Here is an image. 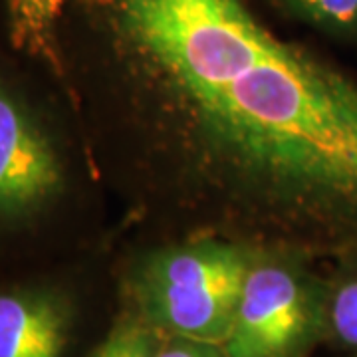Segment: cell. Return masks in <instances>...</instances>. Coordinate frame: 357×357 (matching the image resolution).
I'll return each instance as SVG.
<instances>
[{
  "label": "cell",
  "mask_w": 357,
  "mask_h": 357,
  "mask_svg": "<svg viewBox=\"0 0 357 357\" xmlns=\"http://www.w3.org/2000/svg\"><path fill=\"white\" fill-rule=\"evenodd\" d=\"M128 115L177 185L255 244L357 246V79L244 0H93Z\"/></svg>",
  "instance_id": "obj_1"
},
{
  "label": "cell",
  "mask_w": 357,
  "mask_h": 357,
  "mask_svg": "<svg viewBox=\"0 0 357 357\" xmlns=\"http://www.w3.org/2000/svg\"><path fill=\"white\" fill-rule=\"evenodd\" d=\"M255 246L211 232L151 248L123 276L126 310L159 333L222 344Z\"/></svg>",
  "instance_id": "obj_2"
},
{
  "label": "cell",
  "mask_w": 357,
  "mask_h": 357,
  "mask_svg": "<svg viewBox=\"0 0 357 357\" xmlns=\"http://www.w3.org/2000/svg\"><path fill=\"white\" fill-rule=\"evenodd\" d=\"M314 255L296 246L256 244L230 330L229 357H310L326 344L328 278Z\"/></svg>",
  "instance_id": "obj_3"
},
{
  "label": "cell",
  "mask_w": 357,
  "mask_h": 357,
  "mask_svg": "<svg viewBox=\"0 0 357 357\" xmlns=\"http://www.w3.org/2000/svg\"><path fill=\"white\" fill-rule=\"evenodd\" d=\"M64 187L58 147L24 100L0 82V220L36 217Z\"/></svg>",
  "instance_id": "obj_4"
},
{
  "label": "cell",
  "mask_w": 357,
  "mask_h": 357,
  "mask_svg": "<svg viewBox=\"0 0 357 357\" xmlns=\"http://www.w3.org/2000/svg\"><path fill=\"white\" fill-rule=\"evenodd\" d=\"M74 304L48 286L0 290V357H66Z\"/></svg>",
  "instance_id": "obj_5"
},
{
  "label": "cell",
  "mask_w": 357,
  "mask_h": 357,
  "mask_svg": "<svg viewBox=\"0 0 357 357\" xmlns=\"http://www.w3.org/2000/svg\"><path fill=\"white\" fill-rule=\"evenodd\" d=\"M72 0H6L8 38L16 52L38 60L62 76L60 22Z\"/></svg>",
  "instance_id": "obj_6"
},
{
  "label": "cell",
  "mask_w": 357,
  "mask_h": 357,
  "mask_svg": "<svg viewBox=\"0 0 357 357\" xmlns=\"http://www.w3.org/2000/svg\"><path fill=\"white\" fill-rule=\"evenodd\" d=\"M326 296V344L357 356V246L335 256Z\"/></svg>",
  "instance_id": "obj_7"
},
{
  "label": "cell",
  "mask_w": 357,
  "mask_h": 357,
  "mask_svg": "<svg viewBox=\"0 0 357 357\" xmlns=\"http://www.w3.org/2000/svg\"><path fill=\"white\" fill-rule=\"evenodd\" d=\"M276 4L330 38L357 44V0H276Z\"/></svg>",
  "instance_id": "obj_8"
},
{
  "label": "cell",
  "mask_w": 357,
  "mask_h": 357,
  "mask_svg": "<svg viewBox=\"0 0 357 357\" xmlns=\"http://www.w3.org/2000/svg\"><path fill=\"white\" fill-rule=\"evenodd\" d=\"M161 333L126 310L88 357H157Z\"/></svg>",
  "instance_id": "obj_9"
},
{
  "label": "cell",
  "mask_w": 357,
  "mask_h": 357,
  "mask_svg": "<svg viewBox=\"0 0 357 357\" xmlns=\"http://www.w3.org/2000/svg\"><path fill=\"white\" fill-rule=\"evenodd\" d=\"M157 357H229L225 347L215 342L192 340L183 335L161 333V344Z\"/></svg>",
  "instance_id": "obj_10"
},
{
  "label": "cell",
  "mask_w": 357,
  "mask_h": 357,
  "mask_svg": "<svg viewBox=\"0 0 357 357\" xmlns=\"http://www.w3.org/2000/svg\"><path fill=\"white\" fill-rule=\"evenodd\" d=\"M342 357H357V356H349V354H344V356Z\"/></svg>",
  "instance_id": "obj_11"
}]
</instances>
